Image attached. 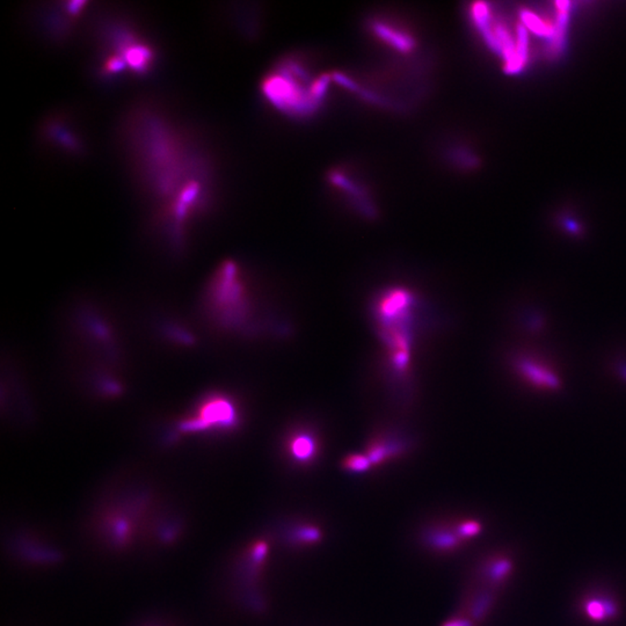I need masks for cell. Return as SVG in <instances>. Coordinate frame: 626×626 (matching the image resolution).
I'll return each instance as SVG.
<instances>
[{
	"mask_svg": "<svg viewBox=\"0 0 626 626\" xmlns=\"http://www.w3.org/2000/svg\"><path fill=\"white\" fill-rule=\"evenodd\" d=\"M400 451L401 450H400V444L398 443L386 441V439H377L371 443L366 455L371 462V464L377 465L386 462L392 456L399 454Z\"/></svg>",
	"mask_w": 626,
	"mask_h": 626,
	"instance_id": "10",
	"label": "cell"
},
{
	"mask_svg": "<svg viewBox=\"0 0 626 626\" xmlns=\"http://www.w3.org/2000/svg\"><path fill=\"white\" fill-rule=\"evenodd\" d=\"M317 442L307 433H298L289 439L288 453L299 464L312 462L317 455Z\"/></svg>",
	"mask_w": 626,
	"mask_h": 626,
	"instance_id": "6",
	"label": "cell"
},
{
	"mask_svg": "<svg viewBox=\"0 0 626 626\" xmlns=\"http://www.w3.org/2000/svg\"><path fill=\"white\" fill-rule=\"evenodd\" d=\"M331 78L316 75L297 56L281 59L261 84L263 97L274 108L292 119H307L324 104Z\"/></svg>",
	"mask_w": 626,
	"mask_h": 626,
	"instance_id": "1",
	"label": "cell"
},
{
	"mask_svg": "<svg viewBox=\"0 0 626 626\" xmlns=\"http://www.w3.org/2000/svg\"><path fill=\"white\" fill-rule=\"evenodd\" d=\"M152 56L153 55L150 48L142 44H131L130 46H126L122 58L133 71L144 73L145 71H148L149 66L151 64Z\"/></svg>",
	"mask_w": 626,
	"mask_h": 626,
	"instance_id": "8",
	"label": "cell"
},
{
	"mask_svg": "<svg viewBox=\"0 0 626 626\" xmlns=\"http://www.w3.org/2000/svg\"><path fill=\"white\" fill-rule=\"evenodd\" d=\"M239 412L234 400L224 395L205 397L182 422L184 432H222L237 427Z\"/></svg>",
	"mask_w": 626,
	"mask_h": 626,
	"instance_id": "3",
	"label": "cell"
},
{
	"mask_svg": "<svg viewBox=\"0 0 626 626\" xmlns=\"http://www.w3.org/2000/svg\"><path fill=\"white\" fill-rule=\"evenodd\" d=\"M511 559L497 558L489 562L486 566L485 576L489 580V582L492 583L494 586H499L501 583L506 581L511 574Z\"/></svg>",
	"mask_w": 626,
	"mask_h": 626,
	"instance_id": "11",
	"label": "cell"
},
{
	"mask_svg": "<svg viewBox=\"0 0 626 626\" xmlns=\"http://www.w3.org/2000/svg\"><path fill=\"white\" fill-rule=\"evenodd\" d=\"M468 18L484 44L502 58L504 70L509 75L522 73L531 56L530 34L518 20L511 19L487 3H475L468 8Z\"/></svg>",
	"mask_w": 626,
	"mask_h": 626,
	"instance_id": "2",
	"label": "cell"
},
{
	"mask_svg": "<svg viewBox=\"0 0 626 626\" xmlns=\"http://www.w3.org/2000/svg\"><path fill=\"white\" fill-rule=\"evenodd\" d=\"M369 28L374 39L401 56L413 54L417 49V37H414L410 29L393 19L374 18Z\"/></svg>",
	"mask_w": 626,
	"mask_h": 626,
	"instance_id": "5",
	"label": "cell"
},
{
	"mask_svg": "<svg viewBox=\"0 0 626 626\" xmlns=\"http://www.w3.org/2000/svg\"><path fill=\"white\" fill-rule=\"evenodd\" d=\"M426 540L429 547L439 551L455 550L459 547L462 538L458 536L456 529L450 531L448 529H436L429 531L426 535Z\"/></svg>",
	"mask_w": 626,
	"mask_h": 626,
	"instance_id": "9",
	"label": "cell"
},
{
	"mask_svg": "<svg viewBox=\"0 0 626 626\" xmlns=\"http://www.w3.org/2000/svg\"><path fill=\"white\" fill-rule=\"evenodd\" d=\"M330 184L341 194L354 210L363 216H374L377 213L370 189L359 178L345 169H334L328 176Z\"/></svg>",
	"mask_w": 626,
	"mask_h": 626,
	"instance_id": "4",
	"label": "cell"
},
{
	"mask_svg": "<svg viewBox=\"0 0 626 626\" xmlns=\"http://www.w3.org/2000/svg\"><path fill=\"white\" fill-rule=\"evenodd\" d=\"M442 626H473V622L464 618H455L444 623Z\"/></svg>",
	"mask_w": 626,
	"mask_h": 626,
	"instance_id": "15",
	"label": "cell"
},
{
	"mask_svg": "<svg viewBox=\"0 0 626 626\" xmlns=\"http://www.w3.org/2000/svg\"><path fill=\"white\" fill-rule=\"evenodd\" d=\"M583 612L593 622H605L615 617L617 605L608 598H588L583 603Z\"/></svg>",
	"mask_w": 626,
	"mask_h": 626,
	"instance_id": "7",
	"label": "cell"
},
{
	"mask_svg": "<svg viewBox=\"0 0 626 626\" xmlns=\"http://www.w3.org/2000/svg\"><path fill=\"white\" fill-rule=\"evenodd\" d=\"M292 542L297 544H314L321 540V531L317 527H297L292 533Z\"/></svg>",
	"mask_w": 626,
	"mask_h": 626,
	"instance_id": "12",
	"label": "cell"
},
{
	"mask_svg": "<svg viewBox=\"0 0 626 626\" xmlns=\"http://www.w3.org/2000/svg\"><path fill=\"white\" fill-rule=\"evenodd\" d=\"M343 468L347 471L354 472V473H362L369 470L372 466L371 462L369 461L367 455L354 454L343 459Z\"/></svg>",
	"mask_w": 626,
	"mask_h": 626,
	"instance_id": "13",
	"label": "cell"
},
{
	"mask_svg": "<svg viewBox=\"0 0 626 626\" xmlns=\"http://www.w3.org/2000/svg\"><path fill=\"white\" fill-rule=\"evenodd\" d=\"M482 528L480 522L475 521V520H466L458 524L456 531L462 540H468V538L477 536L482 531Z\"/></svg>",
	"mask_w": 626,
	"mask_h": 626,
	"instance_id": "14",
	"label": "cell"
}]
</instances>
